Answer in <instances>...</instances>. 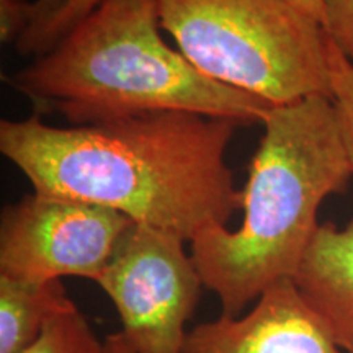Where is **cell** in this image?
Wrapping results in <instances>:
<instances>
[{
    "label": "cell",
    "instance_id": "cell-16",
    "mask_svg": "<svg viewBox=\"0 0 353 353\" xmlns=\"http://www.w3.org/2000/svg\"><path fill=\"white\" fill-rule=\"evenodd\" d=\"M105 353H134L120 332H114L105 339Z\"/></svg>",
    "mask_w": 353,
    "mask_h": 353
},
{
    "label": "cell",
    "instance_id": "cell-3",
    "mask_svg": "<svg viewBox=\"0 0 353 353\" xmlns=\"http://www.w3.org/2000/svg\"><path fill=\"white\" fill-rule=\"evenodd\" d=\"M34 114L85 126L157 112H188L239 125L273 105L206 77L161 34L152 0H101L51 51L7 77Z\"/></svg>",
    "mask_w": 353,
    "mask_h": 353
},
{
    "label": "cell",
    "instance_id": "cell-6",
    "mask_svg": "<svg viewBox=\"0 0 353 353\" xmlns=\"http://www.w3.org/2000/svg\"><path fill=\"white\" fill-rule=\"evenodd\" d=\"M131 224L105 206L33 192L2 210L0 275L34 283L79 276L97 283Z\"/></svg>",
    "mask_w": 353,
    "mask_h": 353
},
{
    "label": "cell",
    "instance_id": "cell-8",
    "mask_svg": "<svg viewBox=\"0 0 353 353\" xmlns=\"http://www.w3.org/2000/svg\"><path fill=\"white\" fill-rule=\"evenodd\" d=\"M293 283L345 353H353V218L324 223L312 237Z\"/></svg>",
    "mask_w": 353,
    "mask_h": 353
},
{
    "label": "cell",
    "instance_id": "cell-12",
    "mask_svg": "<svg viewBox=\"0 0 353 353\" xmlns=\"http://www.w3.org/2000/svg\"><path fill=\"white\" fill-rule=\"evenodd\" d=\"M330 99L337 112L339 126L353 169V65L327 37Z\"/></svg>",
    "mask_w": 353,
    "mask_h": 353
},
{
    "label": "cell",
    "instance_id": "cell-2",
    "mask_svg": "<svg viewBox=\"0 0 353 353\" xmlns=\"http://www.w3.org/2000/svg\"><path fill=\"white\" fill-rule=\"evenodd\" d=\"M242 190L236 231L205 229L190 242L205 288L241 316L270 286L293 280L321 223V205L343 193L353 169L330 97L272 107Z\"/></svg>",
    "mask_w": 353,
    "mask_h": 353
},
{
    "label": "cell",
    "instance_id": "cell-13",
    "mask_svg": "<svg viewBox=\"0 0 353 353\" xmlns=\"http://www.w3.org/2000/svg\"><path fill=\"white\" fill-rule=\"evenodd\" d=\"M324 32L353 65V0H327Z\"/></svg>",
    "mask_w": 353,
    "mask_h": 353
},
{
    "label": "cell",
    "instance_id": "cell-15",
    "mask_svg": "<svg viewBox=\"0 0 353 353\" xmlns=\"http://www.w3.org/2000/svg\"><path fill=\"white\" fill-rule=\"evenodd\" d=\"M285 2L301 12L303 15H306L311 20L317 21V23L324 28L327 0H285Z\"/></svg>",
    "mask_w": 353,
    "mask_h": 353
},
{
    "label": "cell",
    "instance_id": "cell-4",
    "mask_svg": "<svg viewBox=\"0 0 353 353\" xmlns=\"http://www.w3.org/2000/svg\"><path fill=\"white\" fill-rule=\"evenodd\" d=\"M159 26L206 77L273 107L330 97L327 34L285 0H152Z\"/></svg>",
    "mask_w": 353,
    "mask_h": 353
},
{
    "label": "cell",
    "instance_id": "cell-1",
    "mask_svg": "<svg viewBox=\"0 0 353 353\" xmlns=\"http://www.w3.org/2000/svg\"><path fill=\"white\" fill-rule=\"evenodd\" d=\"M226 118L157 112L85 126L0 121V152L41 195L105 206L192 242L242 208Z\"/></svg>",
    "mask_w": 353,
    "mask_h": 353
},
{
    "label": "cell",
    "instance_id": "cell-9",
    "mask_svg": "<svg viewBox=\"0 0 353 353\" xmlns=\"http://www.w3.org/2000/svg\"><path fill=\"white\" fill-rule=\"evenodd\" d=\"M74 306L61 280L34 283L0 275V353L25 352Z\"/></svg>",
    "mask_w": 353,
    "mask_h": 353
},
{
    "label": "cell",
    "instance_id": "cell-11",
    "mask_svg": "<svg viewBox=\"0 0 353 353\" xmlns=\"http://www.w3.org/2000/svg\"><path fill=\"white\" fill-rule=\"evenodd\" d=\"M21 353H105L87 317L74 306L54 317L32 347Z\"/></svg>",
    "mask_w": 353,
    "mask_h": 353
},
{
    "label": "cell",
    "instance_id": "cell-5",
    "mask_svg": "<svg viewBox=\"0 0 353 353\" xmlns=\"http://www.w3.org/2000/svg\"><path fill=\"white\" fill-rule=\"evenodd\" d=\"M185 239L132 223L97 285L121 321L134 353H185L187 322L205 288Z\"/></svg>",
    "mask_w": 353,
    "mask_h": 353
},
{
    "label": "cell",
    "instance_id": "cell-14",
    "mask_svg": "<svg viewBox=\"0 0 353 353\" xmlns=\"http://www.w3.org/2000/svg\"><path fill=\"white\" fill-rule=\"evenodd\" d=\"M33 2L30 0H0V41L17 44L32 21Z\"/></svg>",
    "mask_w": 353,
    "mask_h": 353
},
{
    "label": "cell",
    "instance_id": "cell-10",
    "mask_svg": "<svg viewBox=\"0 0 353 353\" xmlns=\"http://www.w3.org/2000/svg\"><path fill=\"white\" fill-rule=\"evenodd\" d=\"M101 0H33L28 30L15 44L23 56H41L51 51Z\"/></svg>",
    "mask_w": 353,
    "mask_h": 353
},
{
    "label": "cell",
    "instance_id": "cell-7",
    "mask_svg": "<svg viewBox=\"0 0 353 353\" xmlns=\"http://www.w3.org/2000/svg\"><path fill=\"white\" fill-rule=\"evenodd\" d=\"M185 353H345L293 280L270 286L241 316L221 314L188 330Z\"/></svg>",
    "mask_w": 353,
    "mask_h": 353
}]
</instances>
